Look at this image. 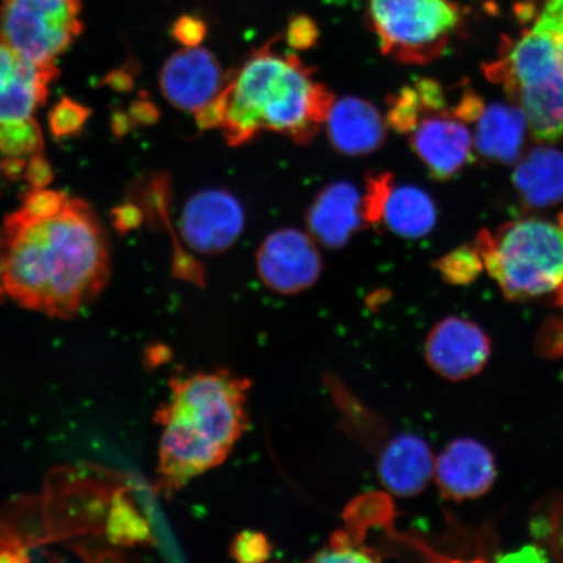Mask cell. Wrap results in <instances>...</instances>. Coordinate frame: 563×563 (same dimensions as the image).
Here are the masks:
<instances>
[{"label": "cell", "mask_w": 563, "mask_h": 563, "mask_svg": "<svg viewBox=\"0 0 563 563\" xmlns=\"http://www.w3.org/2000/svg\"><path fill=\"white\" fill-rule=\"evenodd\" d=\"M362 195L350 181H335L316 196L306 214L308 234L328 250H341L355 232L367 228Z\"/></svg>", "instance_id": "15"}, {"label": "cell", "mask_w": 563, "mask_h": 563, "mask_svg": "<svg viewBox=\"0 0 563 563\" xmlns=\"http://www.w3.org/2000/svg\"><path fill=\"white\" fill-rule=\"evenodd\" d=\"M251 383L230 371L197 372L173 379L170 398L159 407L158 475L167 490L228 460L249 428Z\"/></svg>", "instance_id": "3"}, {"label": "cell", "mask_w": 563, "mask_h": 563, "mask_svg": "<svg viewBox=\"0 0 563 563\" xmlns=\"http://www.w3.org/2000/svg\"><path fill=\"white\" fill-rule=\"evenodd\" d=\"M532 31L563 41V0H543Z\"/></svg>", "instance_id": "27"}, {"label": "cell", "mask_w": 563, "mask_h": 563, "mask_svg": "<svg viewBox=\"0 0 563 563\" xmlns=\"http://www.w3.org/2000/svg\"><path fill=\"white\" fill-rule=\"evenodd\" d=\"M443 279L452 285H468L484 269L483 258L476 246L462 245L435 263Z\"/></svg>", "instance_id": "21"}, {"label": "cell", "mask_w": 563, "mask_h": 563, "mask_svg": "<svg viewBox=\"0 0 563 563\" xmlns=\"http://www.w3.org/2000/svg\"><path fill=\"white\" fill-rule=\"evenodd\" d=\"M512 186L531 209H547L563 201V152L551 146L528 151L517 162Z\"/></svg>", "instance_id": "19"}, {"label": "cell", "mask_w": 563, "mask_h": 563, "mask_svg": "<svg viewBox=\"0 0 563 563\" xmlns=\"http://www.w3.org/2000/svg\"><path fill=\"white\" fill-rule=\"evenodd\" d=\"M267 42L230 75L213 102L195 114L200 130H220L230 146L250 143L265 131L306 145L325 124L335 97L314 79L297 55L273 52Z\"/></svg>", "instance_id": "2"}, {"label": "cell", "mask_w": 563, "mask_h": 563, "mask_svg": "<svg viewBox=\"0 0 563 563\" xmlns=\"http://www.w3.org/2000/svg\"><path fill=\"white\" fill-rule=\"evenodd\" d=\"M367 20L385 55L427 65L460 33L463 13L452 0H369Z\"/></svg>", "instance_id": "6"}, {"label": "cell", "mask_w": 563, "mask_h": 563, "mask_svg": "<svg viewBox=\"0 0 563 563\" xmlns=\"http://www.w3.org/2000/svg\"><path fill=\"white\" fill-rule=\"evenodd\" d=\"M325 124L330 143L338 153L347 157L377 152L387 136L382 112L361 97L349 96L334 101Z\"/></svg>", "instance_id": "17"}, {"label": "cell", "mask_w": 563, "mask_h": 563, "mask_svg": "<svg viewBox=\"0 0 563 563\" xmlns=\"http://www.w3.org/2000/svg\"><path fill=\"white\" fill-rule=\"evenodd\" d=\"M435 457L419 435L404 433L386 443L377 460L384 489L400 498L420 495L434 478Z\"/></svg>", "instance_id": "16"}, {"label": "cell", "mask_w": 563, "mask_h": 563, "mask_svg": "<svg viewBox=\"0 0 563 563\" xmlns=\"http://www.w3.org/2000/svg\"><path fill=\"white\" fill-rule=\"evenodd\" d=\"M394 187V178L390 173L372 175L365 185L362 197V211L364 222L367 227H377L383 223L384 211L387 199H389Z\"/></svg>", "instance_id": "23"}, {"label": "cell", "mask_w": 563, "mask_h": 563, "mask_svg": "<svg viewBox=\"0 0 563 563\" xmlns=\"http://www.w3.org/2000/svg\"><path fill=\"white\" fill-rule=\"evenodd\" d=\"M4 292L2 285H0V295Z\"/></svg>", "instance_id": "33"}, {"label": "cell", "mask_w": 563, "mask_h": 563, "mask_svg": "<svg viewBox=\"0 0 563 563\" xmlns=\"http://www.w3.org/2000/svg\"><path fill=\"white\" fill-rule=\"evenodd\" d=\"M108 239L86 202L35 189L0 229V285L19 305L67 319L103 290Z\"/></svg>", "instance_id": "1"}, {"label": "cell", "mask_w": 563, "mask_h": 563, "mask_svg": "<svg viewBox=\"0 0 563 563\" xmlns=\"http://www.w3.org/2000/svg\"><path fill=\"white\" fill-rule=\"evenodd\" d=\"M173 34L185 47L199 46L208 34V26L199 18L185 15L175 21Z\"/></svg>", "instance_id": "28"}, {"label": "cell", "mask_w": 563, "mask_h": 563, "mask_svg": "<svg viewBox=\"0 0 563 563\" xmlns=\"http://www.w3.org/2000/svg\"><path fill=\"white\" fill-rule=\"evenodd\" d=\"M84 122V110L74 103L60 104L54 114L53 126L56 132L68 133Z\"/></svg>", "instance_id": "31"}, {"label": "cell", "mask_w": 563, "mask_h": 563, "mask_svg": "<svg viewBox=\"0 0 563 563\" xmlns=\"http://www.w3.org/2000/svg\"><path fill=\"white\" fill-rule=\"evenodd\" d=\"M260 279L269 290L297 295L309 290L322 273L314 239L297 229H282L265 238L256 253Z\"/></svg>", "instance_id": "8"}, {"label": "cell", "mask_w": 563, "mask_h": 563, "mask_svg": "<svg viewBox=\"0 0 563 563\" xmlns=\"http://www.w3.org/2000/svg\"><path fill=\"white\" fill-rule=\"evenodd\" d=\"M475 246L484 269L510 300L538 298L563 286V230L559 224L508 222L495 235L478 232Z\"/></svg>", "instance_id": "5"}, {"label": "cell", "mask_w": 563, "mask_h": 563, "mask_svg": "<svg viewBox=\"0 0 563 563\" xmlns=\"http://www.w3.org/2000/svg\"><path fill=\"white\" fill-rule=\"evenodd\" d=\"M485 103L474 90L464 91L460 103L452 110L453 114L464 123H474L483 114Z\"/></svg>", "instance_id": "30"}, {"label": "cell", "mask_w": 563, "mask_h": 563, "mask_svg": "<svg viewBox=\"0 0 563 563\" xmlns=\"http://www.w3.org/2000/svg\"><path fill=\"white\" fill-rule=\"evenodd\" d=\"M527 130V119L518 106L501 102L485 106L476 121L475 150L495 164H517L522 157Z\"/></svg>", "instance_id": "18"}, {"label": "cell", "mask_w": 563, "mask_h": 563, "mask_svg": "<svg viewBox=\"0 0 563 563\" xmlns=\"http://www.w3.org/2000/svg\"><path fill=\"white\" fill-rule=\"evenodd\" d=\"M41 145V133L31 121L0 126V150L11 156L31 153Z\"/></svg>", "instance_id": "24"}, {"label": "cell", "mask_w": 563, "mask_h": 563, "mask_svg": "<svg viewBox=\"0 0 563 563\" xmlns=\"http://www.w3.org/2000/svg\"><path fill=\"white\" fill-rule=\"evenodd\" d=\"M319 26L307 15L295 16L287 25L286 41L294 51L305 52L312 48L319 41Z\"/></svg>", "instance_id": "26"}, {"label": "cell", "mask_w": 563, "mask_h": 563, "mask_svg": "<svg viewBox=\"0 0 563 563\" xmlns=\"http://www.w3.org/2000/svg\"><path fill=\"white\" fill-rule=\"evenodd\" d=\"M559 227L563 230V210L559 214Z\"/></svg>", "instance_id": "32"}, {"label": "cell", "mask_w": 563, "mask_h": 563, "mask_svg": "<svg viewBox=\"0 0 563 563\" xmlns=\"http://www.w3.org/2000/svg\"><path fill=\"white\" fill-rule=\"evenodd\" d=\"M424 112H435L449 109L445 91L438 81L432 79H419L413 84Z\"/></svg>", "instance_id": "29"}, {"label": "cell", "mask_w": 563, "mask_h": 563, "mask_svg": "<svg viewBox=\"0 0 563 563\" xmlns=\"http://www.w3.org/2000/svg\"><path fill=\"white\" fill-rule=\"evenodd\" d=\"M245 224L242 203L227 189H203L183 208V241L200 255H220L241 238Z\"/></svg>", "instance_id": "9"}, {"label": "cell", "mask_w": 563, "mask_h": 563, "mask_svg": "<svg viewBox=\"0 0 563 563\" xmlns=\"http://www.w3.org/2000/svg\"><path fill=\"white\" fill-rule=\"evenodd\" d=\"M492 352L489 336L475 322L446 317L428 334L426 357L429 367L450 382L478 375Z\"/></svg>", "instance_id": "11"}, {"label": "cell", "mask_w": 563, "mask_h": 563, "mask_svg": "<svg viewBox=\"0 0 563 563\" xmlns=\"http://www.w3.org/2000/svg\"><path fill=\"white\" fill-rule=\"evenodd\" d=\"M424 114L417 90L413 87H405L396 96L389 98V111L385 121L394 131L410 135Z\"/></svg>", "instance_id": "22"}, {"label": "cell", "mask_w": 563, "mask_h": 563, "mask_svg": "<svg viewBox=\"0 0 563 563\" xmlns=\"http://www.w3.org/2000/svg\"><path fill=\"white\" fill-rule=\"evenodd\" d=\"M383 222L387 230L405 239L431 234L438 223V208L429 194L415 186H394L387 199Z\"/></svg>", "instance_id": "20"}, {"label": "cell", "mask_w": 563, "mask_h": 563, "mask_svg": "<svg viewBox=\"0 0 563 563\" xmlns=\"http://www.w3.org/2000/svg\"><path fill=\"white\" fill-rule=\"evenodd\" d=\"M230 75L208 48L185 47L162 67L159 86L176 109L195 115L221 95Z\"/></svg>", "instance_id": "10"}, {"label": "cell", "mask_w": 563, "mask_h": 563, "mask_svg": "<svg viewBox=\"0 0 563 563\" xmlns=\"http://www.w3.org/2000/svg\"><path fill=\"white\" fill-rule=\"evenodd\" d=\"M493 82L523 111L540 144L563 136V42L532 30L503 42L498 59L484 67Z\"/></svg>", "instance_id": "4"}, {"label": "cell", "mask_w": 563, "mask_h": 563, "mask_svg": "<svg viewBox=\"0 0 563 563\" xmlns=\"http://www.w3.org/2000/svg\"><path fill=\"white\" fill-rule=\"evenodd\" d=\"M497 466L490 450L474 439L450 442L435 460V482L443 497L462 503L488 493L495 484Z\"/></svg>", "instance_id": "14"}, {"label": "cell", "mask_w": 563, "mask_h": 563, "mask_svg": "<svg viewBox=\"0 0 563 563\" xmlns=\"http://www.w3.org/2000/svg\"><path fill=\"white\" fill-rule=\"evenodd\" d=\"M272 543L263 532L243 531L230 544V555L238 562L258 563L271 559Z\"/></svg>", "instance_id": "25"}, {"label": "cell", "mask_w": 563, "mask_h": 563, "mask_svg": "<svg viewBox=\"0 0 563 563\" xmlns=\"http://www.w3.org/2000/svg\"><path fill=\"white\" fill-rule=\"evenodd\" d=\"M408 136L412 151L433 179H452L474 159V137L450 109L424 112Z\"/></svg>", "instance_id": "12"}, {"label": "cell", "mask_w": 563, "mask_h": 563, "mask_svg": "<svg viewBox=\"0 0 563 563\" xmlns=\"http://www.w3.org/2000/svg\"><path fill=\"white\" fill-rule=\"evenodd\" d=\"M55 66H38L0 38V126L31 121L58 76Z\"/></svg>", "instance_id": "13"}, {"label": "cell", "mask_w": 563, "mask_h": 563, "mask_svg": "<svg viewBox=\"0 0 563 563\" xmlns=\"http://www.w3.org/2000/svg\"><path fill=\"white\" fill-rule=\"evenodd\" d=\"M81 0H3L0 38L38 66H55L82 32Z\"/></svg>", "instance_id": "7"}]
</instances>
